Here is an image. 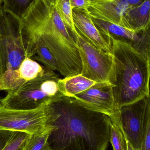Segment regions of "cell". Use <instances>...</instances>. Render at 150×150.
Returning <instances> with one entry per match:
<instances>
[{
    "mask_svg": "<svg viewBox=\"0 0 150 150\" xmlns=\"http://www.w3.org/2000/svg\"><path fill=\"white\" fill-rule=\"evenodd\" d=\"M51 105L54 111L47 142L52 150H106L109 116L83 107L71 97L62 96Z\"/></svg>",
    "mask_w": 150,
    "mask_h": 150,
    "instance_id": "6da1fadb",
    "label": "cell"
},
{
    "mask_svg": "<svg viewBox=\"0 0 150 150\" xmlns=\"http://www.w3.org/2000/svg\"><path fill=\"white\" fill-rule=\"evenodd\" d=\"M21 33L27 56H33L31 43L40 40L56 59L61 74H80L82 62L74 39L62 21L54 3L33 0L20 20Z\"/></svg>",
    "mask_w": 150,
    "mask_h": 150,
    "instance_id": "7a4b0ae2",
    "label": "cell"
},
{
    "mask_svg": "<svg viewBox=\"0 0 150 150\" xmlns=\"http://www.w3.org/2000/svg\"><path fill=\"white\" fill-rule=\"evenodd\" d=\"M114 64L108 82L113 85L116 111L150 94V61L129 45L109 36Z\"/></svg>",
    "mask_w": 150,
    "mask_h": 150,
    "instance_id": "3957f363",
    "label": "cell"
},
{
    "mask_svg": "<svg viewBox=\"0 0 150 150\" xmlns=\"http://www.w3.org/2000/svg\"><path fill=\"white\" fill-rule=\"evenodd\" d=\"M60 77L54 71L46 68L43 74L8 92L0 99V104L16 109H32L51 104L63 96L59 81Z\"/></svg>",
    "mask_w": 150,
    "mask_h": 150,
    "instance_id": "277c9868",
    "label": "cell"
},
{
    "mask_svg": "<svg viewBox=\"0 0 150 150\" xmlns=\"http://www.w3.org/2000/svg\"><path fill=\"white\" fill-rule=\"evenodd\" d=\"M51 104L32 109H16L0 104V130L20 131L30 134L51 129L54 113Z\"/></svg>",
    "mask_w": 150,
    "mask_h": 150,
    "instance_id": "5b68a950",
    "label": "cell"
},
{
    "mask_svg": "<svg viewBox=\"0 0 150 150\" xmlns=\"http://www.w3.org/2000/svg\"><path fill=\"white\" fill-rule=\"evenodd\" d=\"M27 57L20 20L0 8V74L17 69Z\"/></svg>",
    "mask_w": 150,
    "mask_h": 150,
    "instance_id": "8992f818",
    "label": "cell"
},
{
    "mask_svg": "<svg viewBox=\"0 0 150 150\" xmlns=\"http://www.w3.org/2000/svg\"><path fill=\"white\" fill-rule=\"evenodd\" d=\"M72 37L82 62L81 74L95 82H108L114 64L112 53L97 47L77 31Z\"/></svg>",
    "mask_w": 150,
    "mask_h": 150,
    "instance_id": "52a82bcc",
    "label": "cell"
},
{
    "mask_svg": "<svg viewBox=\"0 0 150 150\" xmlns=\"http://www.w3.org/2000/svg\"><path fill=\"white\" fill-rule=\"evenodd\" d=\"M150 94L137 101L122 107L119 110L121 127L126 139L135 149L142 150Z\"/></svg>",
    "mask_w": 150,
    "mask_h": 150,
    "instance_id": "ba28073f",
    "label": "cell"
},
{
    "mask_svg": "<svg viewBox=\"0 0 150 150\" xmlns=\"http://www.w3.org/2000/svg\"><path fill=\"white\" fill-rule=\"evenodd\" d=\"M112 88V85L109 82H98L88 90L71 98L83 107L110 117L116 111Z\"/></svg>",
    "mask_w": 150,
    "mask_h": 150,
    "instance_id": "9c48e42d",
    "label": "cell"
},
{
    "mask_svg": "<svg viewBox=\"0 0 150 150\" xmlns=\"http://www.w3.org/2000/svg\"><path fill=\"white\" fill-rule=\"evenodd\" d=\"M104 37L109 36L129 45L143 54L150 51V33L148 30L136 32L120 25L92 18Z\"/></svg>",
    "mask_w": 150,
    "mask_h": 150,
    "instance_id": "30bf717a",
    "label": "cell"
},
{
    "mask_svg": "<svg viewBox=\"0 0 150 150\" xmlns=\"http://www.w3.org/2000/svg\"><path fill=\"white\" fill-rule=\"evenodd\" d=\"M129 6L127 0H90L87 11L92 18L129 30L126 14Z\"/></svg>",
    "mask_w": 150,
    "mask_h": 150,
    "instance_id": "8fae6325",
    "label": "cell"
},
{
    "mask_svg": "<svg viewBox=\"0 0 150 150\" xmlns=\"http://www.w3.org/2000/svg\"><path fill=\"white\" fill-rule=\"evenodd\" d=\"M46 68L32 58L26 57L17 69L9 70L0 74V91H13L26 82L45 73Z\"/></svg>",
    "mask_w": 150,
    "mask_h": 150,
    "instance_id": "7c38bea8",
    "label": "cell"
},
{
    "mask_svg": "<svg viewBox=\"0 0 150 150\" xmlns=\"http://www.w3.org/2000/svg\"><path fill=\"white\" fill-rule=\"evenodd\" d=\"M73 21L76 30L86 39L105 52L111 53L110 46L85 10L73 9Z\"/></svg>",
    "mask_w": 150,
    "mask_h": 150,
    "instance_id": "4fadbf2b",
    "label": "cell"
},
{
    "mask_svg": "<svg viewBox=\"0 0 150 150\" xmlns=\"http://www.w3.org/2000/svg\"><path fill=\"white\" fill-rule=\"evenodd\" d=\"M126 18L130 30L140 32L149 28L150 0H144L138 5L129 6Z\"/></svg>",
    "mask_w": 150,
    "mask_h": 150,
    "instance_id": "5bb4252c",
    "label": "cell"
},
{
    "mask_svg": "<svg viewBox=\"0 0 150 150\" xmlns=\"http://www.w3.org/2000/svg\"><path fill=\"white\" fill-rule=\"evenodd\" d=\"M60 89L63 96L68 97L79 94L88 90L98 82L91 80L82 75L60 79L59 81Z\"/></svg>",
    "mask_w": 150,
    "mask_h": 150,
    "instance_id": "9a60e30c",
    "label": "cell"
},
{
    "mask_svg": "<svg viewBox=\"0 0 150 150\" xmlns=\"http://www.w3.org/2000/svg\"><path fill=\"white\" fill-rule=\"evenodd\" d=\"M30 47L33 52L35 54L32 59L41 62L49 70L60 72L59 64L56 59L42 40H34L31 43Z\"/></svg>",
    "mask_w": 150,
    "mask_h": 150,
    "instance_id": "2e32d148",
    "label": "cell"
},
{
    "mask_svg": "<svg viewBox=\"0 0 150 150\" xmlns=\"http://www.w3.org/2000/svg\"><path fill=\"white\" fill-rule=\"evenodd\" d=\"M111 119L110 142L113 150H127L126 137L121 127L119 110L110 116Z\"/></svg>",
    "mask_w": 150,
    "mask_h": 150,
    "instance_id": "e0dca14e",
    "label": "cell"
},
{
    "mask_svg": "<svg viewBox=\"0 0 150 150\" xmlns=\"http://www.w3.org/2000/svg\"><path fill=\"white\" fill-rule=\"evenodd\" d=\"M54 4L62 21L73 36L77 30L73 21V9L70 0H54Z\"/></svg>",
    "mask_w": 150,
    "mask_h": 150,
    "instance_id": "ac0fdd59",
    "label": "cell"
},
{
    "mask_svg": "<svg viewBox=\"0 0 150 150\" xmlns=\"http://www.w3.org/2000/svg\"><path fill=\"white\" fill-rule=\"evenodd\" d=\"M33 0H2L3 8L18 19L21 20Z\"/></svg>",
    "mask_w": 150,
    "mask_h": 150,
    "instance_id": "d6986e66",
    "label": "cell"
},
{
    "mask_svg": "<svg viewBox=\"0 0 150 150\" xmlns=\"http://www.w3.org/2000/svg\"><path fill=\"white\" fill-rule=\"evenodd\" d=\"M50 130L45 133L31 134L24 150H52L47 142Z\"/></svg>",
    "mask_w": 150,
    "mask_h": 150,
    "instance_id": "ffe728a7",
    "label": "cell"
},
{
    "mask_svg": "<svg viewBox=\"0 0 150 150\" xmlns=\"http://www.w3.org/2000/svg\"><path fill=\"white\" fill-rule=\"evenodd\" d=\"M30 134L16 131L3 150H24Z\"/></svg>",
    "mask_w": 150,
    "mask_h": 150,
    "instance_id": "44dd1931",
    "label": "cell"
},
{
    "mask_svg": "<svg viewBox=\"0 0 150 150\" xmlns=\"http://www.w3.org/2000/svg\"><path fill=\"white\" fill-rule=\"evenodd\" d=\"M142 150H150V105L147 115Z\"/></svg>",
    "mask_w": 150,
    "mask_h": 150,
    "instance_id": "7402d4cb",
    "label": "cell"
},
{
    "mask_svg": "<svg viewBox=\"0 0 150 150\" xmlns=\"http://www.w3.org/2000/svg\"><path fill=\"white\" fill-rule=\"evenodd\" d=\"M14 133V131L0 130V150H3Z\"/></svg>",
    "mask_w": 150,
    "mask_h": 150,
    "instance_id": "603a6c76",
    "label": "cell"
},
{
    "mask_svg": "<svg viewBox=\"0 0 150 150\" xmlns=\"http://www.w3.org/2000/svg\"><path fill=\"white\" fill-rule=\"evenodd\" d=\"M90 0H70L72 9L74 8L87 11Z\"/></svg>",
    "mask_w": 150,
    "mask_h": 150,
    "instance_id": "cb8c5ba5",
    "label": "cell"
},
{
    "mask_svg": "<svg viewBox=\"0 0 150 150\" xmlns=\"http://www.w3.org/2000/svg\"><path fill=\"white\" fill-rule=\"evenodd\" d=\"M144 0H127L130 6H135L142 3Z\"/></svg>",
    "mask_w": 150,
    "mask_h": 150,
    "instance_id": "d4e9b609",
    "label": "cell"
},
{
    "mask_svg": "<svg viewBox=\"0 0 150 150\" xmlns=\"http://www.w3.org/2000/svg\"><path fill=\"white\" fill-rule=\"evenodd\" d=\"M127 150H138L135 149L133 145L130 144V143L127 140Z\"/></svg>",
    "mask_w": 150,
    "mask_h": 150,
    "instance_id": "484cf974",
    "label": "cell"
},
{
    "mask_svg": "<svg viewBox=\"0 0 150 150\" xmlns=\"http://www.w3.org/2000/svg\"><path fill=\"white\" fill-rule=\"evenodd\" d=\"M3 3V1L2 0H0V8L2 6V4Z\"/></svg>",
    "mask_w": 150,
    "mask_h": 150,
    "instance_id": "4316f807",
    "label": "cell"
},
{
    "mask_svg": "<svg viewBox=\"0 0 150 150\" xmlns=\"http://www.w3.org/2000/svg\"><path fill=\"white\" fill-rule=\"evenodd\" d=\"M47 1L51 3H54V0H47Z\"/></svg>",
    "mask_w": 150,
    "mask_h": 150,
    "instance_id": "83f0119b",
    "label": "cell"
}]
</instances>
